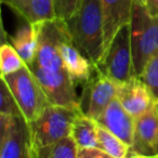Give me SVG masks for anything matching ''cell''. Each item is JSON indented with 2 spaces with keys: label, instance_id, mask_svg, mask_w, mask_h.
<instances>
[{
  "label": "cell",
  "instance_id": "ac0fdd59",
  "mask_svg": "<svg viewBox=\"0 0 158 158\" xmlns=\"http://www.w3.org/2000/svg\"><path fill=\"white\" fill-rule=\"evenodd\" d=\"M98 133L101 143V149L114 158H128L130 146L101 126L98 128Z\"/></svg>",
  "mask_w": 158,
  "mask_h": 158
},
{
  "label": "cell",
  "instance_id": "2e32d148",
  "mask_svg": "<svg viewBox=\"0 0 158 158\" xmlns=\"http://www.w3.org/2000/svg\"><path fill=\"white\" fill-rule=\"evenodd\" d=\"M18 14L31 24L56 19L52 0H26Z\"/></svg>",
  "mask_w": 158,
  "mask_h": 158
},
{
  "label": "cell",
  "instance_id": "83f0119b",
  "mask_svg": "<svg viewBox=\"0 0 158 158\" xmlns=\"http://www.w3.org/2000/svg\"><path fill=\"white\" fill-rule=\"evenodd\" d=\"M156 104H157V107H158V101H156Z\"/></svg>",
  "mask_w": 158,
  "mask_h": 158
},
{
  "label": "cell",
  "instance_id": "9c48e42d",
  "mask_svg": "<svg viewBox=\"0 0 158 158\" xmlns=\"http://www.w3.org/2000/svg\"><path fill=\"white\" fill-rule=\"evenodd\" d=\"M158 136V107L154 104L147 112L135 118L133 143L129 154L142 158H155L154 148Z\"/></svg>",
  "mask_w": 158,
  "mask_h": 158
},
{
  "label": "cell",
  "instance_id": "6da1fadb",
  "mask_svg": "<svg viewBox=\"0 0 158 158\" xmlns=\"http://www.w3.org/2000/svg\"><path fill=\"white\" fill-rule=\"evenodd\" d=\"M34 25L37 31V50L35 59L27 66L51 104L81 112L76 84L66 70L60 53V44L69 35L65 22L55 19Z\"/></svg>",
  "mask_w": 158,
  "mask_h": 158
},
{
  "label": "cell",
  "instance_id": "7c38bea8",
  "mask_svg": "<svg viewBox=\"0 0 158 158\" xmlns=\"http://www.w3.org/2000/svg\"><path fill=\"white\" fill-rule=\"evenodd\" d=\"M97 123L131 147L133 143L135 118L123 108L117 98L112 101L103 114L97 119Z\"/></svg>",
  "mask_w": 158,
  "mask_h": 158
},
{
  "label": "cell",
  "instance_id": "9a60e30c",
  "mask_svg": "<svg viewBox=\"0 0 158 158\" xmlns=\"http://www.w3.org/2000/svg\"><path fill=\"white\" fill-rule=\"evenodd\" d=\"M10 41L22 57L25 65H28L33 62L37 50V31L35 25L28 22L21 25L14 35L10 37Z\"/></svg>",
  "mask_w": 158,
  "mask_h": 158
},
{
  "label": "cell",
  "instance_id": "7a4b0ae2",
  "mask_svg": "<svg viewBox=\"0 0 158 158\" xmlns=\"http://www.w3.org/2000/svg\"><path fill=\"white\" fill-rule=\"evenodd\" d=\"M74 44L95 66L104 54V29L100 0H81L78 10L65 22Z\"/></svg>",
  "mask_w": 158,
  "mask_h": 158
},
{
  "label": "cell",
  "instance_id": "4316f807",
  "mask_svg": "<svg viewBox=\"0 0 158 158\" xmlns=\"http://www.w3.org/2000/svg\"><path fill=\"white\" fill-rule=\"evenodd\" d=\"M134 1H136V2L141 3V5L145 6V0H134Z\"/></svg>",
  "mask_w": 158,
  "mask_h": 158
},
{
  "label": "cell",
  "instance_id": "ffe728a7",
  "mask_svg": "<svg viewBox=\"0 0 158 158\" xmlns=\"http://www.w3.org/2000/svg\"><path fill=\"white\" fill-rule=\"evenodd\" d=\"M140 78L151 91L155 101H158V54L147 62Z\"/></svg>",
  "mask_w": 158,
  "mask_h": 158
},
{
  "label": "cell",
  "instance_id": "4fadbf2b",
  "mask_svg": "<svg viewBox=\"0 0 158 158\" xmlns=\"http://www.w3.org/2000/svg\"><path fill=\"white\" fill-rule=\"evenodd\" d=\"M60 53L66 70L75 84L90 80L95 72V65L75 46L69 35L60 44Z\"/></svg>",
  "mask_w": 158,
  "mask_h": 158
},
{
  "label": "cell",
  "instance_id": "8fae6325",
  "mask_svg": "<svg viewBox=\"0 0 158 158\" xmlns=\"http://www.w3.org/2000/svg\"><path fill=\"white\" fill-rule=\"evenodd\" d=\"M100 2L103 15L105 53L119 29L131 22L134 0H100Z\"/></svg>",
  "mask_w": 158,
  "mask_h": 158
},
{
  "label": "cell",
  "instance_id": "e0dca14e",
  "mask_svg": "<svg viewBox=\"0 0 158 158\" xmlns=\"http://www.w3.org/2000/svg\"><path fill=\"white\" fill-rule=\"evenodd\" d=\"M78 147L70 136L28 154V158H77Z\"/></svg>",
  "mask_w": 158,
  "mask_h": 158
},
{
  "label": "cell",
  "instance_id": "52a82bcc",
  "mask_svg": "<svg viewBox=\"0 0 158 158\" xmlns=\"http://www.w3.org/2000/svg\"><path fill=\"white\" fill-rule=\"evenodd\" d=\"M116 97L117 84L95 66V75L86 82V88L80 97L81 112L97 121Z\"/></svg>",
  "mask_w": 158,
  "mask_h": 158
},
{
  "label": "cell",
  "instance_id": "8992f818",
  "mask_svg": "<svg viewBox=\"0 0 158 158\" xmlns=\"http://www.w3.org/2000/svg\"><path fill=\"white\" fill-rule=\"evenodd\" d=\"M98 69L116 84H123L135 76L130 39V24L121 27L106 49Z\"/></svg>",
  "mask_w": 158,
  "mask_h": 158
},
{
  "label": "cell",
  "instance_id": "ba28073f",
  "mask_svg": "<svg viewBox=\"0 0 158 158\" xmlns=\"http://www.w3.org/2000/svg\"><path fill=\"white\" fill-rule=\"evenodd\" d=\"M0 158H28V130L22 117L0 114Z\"/></svg>",
  "mask_w": 158,
  "mask_h": 158
},
{
  "label": "cell",
  "instance_id": "277c9868",
  "mask_svg": "<svg viewBox=\"0 0 158 158\" xmlns=\"http://www.w3.org/2000/svg\"><path fill=\"white\" fill-rule=\"evenodd\" d=\"M79 110L50 104L36 120L27 123L28 154L70 136L73 121Z\"/></svg>",
  "mask_w": 158,
  "mask_h": 158
},
{
  "label": "cell",
  "instance_id": "7402d4cb",
  "mask_svg": "<svg viewBox=\"0 0 158 158\" xmlns=\"http://www.w3.org/2000/svg\"><path fill=\"white\" fill-rule=\"evenodd\" d=\"M55 18L66 22L78 10L81 0H52Z\"/></svg>",
  "mask_w": 158,
  "mask_h": 158
},
{
  "label": "cell",
  "instance_id": "5b68a950",
  "mask_svg": "<svg viewBox=\"0 0 158 158\" xmlns=\"http://www.w3.org/2000/svg\"><path fill=\"white\" fill-rule=\"evenodd\" d=\"M16 102L26 123L36 120L50 105L44 89L27 65L7 76H1Z\"/></svg>",
  "mask_w": 158,
  "mask_h": 158
},
{
  "label": "cell",
  "instance_id": "d4e9b609",
  "mask_svg": "<svg viewBox=\"0 0 158 158\" xmlns=\"http://www.w3.org/2000/svg\"><path fill=\"white\" fill-rule=\"evenodd\" d=\"M26 0H1V2L5 5L9 6L13 11H15L16 13L19 12V10L22 8V6L24 5V2Z\"/></svg>",
  "mask_w": 158,
  "mask_h": 158
},
{
  "label": "cell",
  "instance_id": "cb8c5ba5",
  "mask_svg": "<svg viewBox=\"0 0 158 158\" xmlns=\"http://www.w3.org/2000/svg\"><path fill=\"white\" fill-rule=\"evenodd\" d=\"M145 7L152 16H158V0H145Z\"/></svg>",
  "mask_w": 158,
  "mask_h": 158
},
{
  "label": "cell",
  "instance_id": "d6986e66",
  "mask_svg": "<svg viewBox=\"0 0 158 158\" xmlns=\"http://www.w3.org/2000/svg\"><path fill=\"white\" fill-rule=\"evenodd\" d=\"M25 63L11 44H3L0 48V72L1 76H7L21 69Z\"/></svg>",
  "mask_w": 158,
  "mask_h": 158
},
{
  "label": "cell",
  "instance_id": "44dd1931",
  "mask_svg": "<svg viewBox=\"0 0 158 158\" xmlns=\"http://www.w3.org/2000/svg\"><path fill=\"white\" fill-rule=\"evenodd\" d=\"M0 114L11 115V116L22 117L16 102L10 93L7 85L1 80V91H0ZM23 118V117H22Z\"/></svg>",
  "mask_w": 158,
  "mask_h": 158
},
{
  "label": "cell",
  "instance_id": "5bb4252c",
  "mask_svg": "<svg viewBox=\"0 0 158 158\" xmlns=\"http://www.w3.org/2000/svg\"><path fill=\"white\" fill-rule=\"evenodd\" d=\"M99 125L94 119L90 118L82 112H79L73 121L70 129V138L78 148H100Z\"/></svg>",
  "mask_w": 158,
  "mask_h": 158
},
{
  "label": "cell",
  "instance_id": "484cf974",
  "mask_svg": "<svg viewBox=\"0 0 158 158\" xmlns=\"http://www.w3.org/2000/svg\"><path fill=\"white\" fill-rule=\"evenodd\" d=\"M154 155H155V158H158V136H157V140H156L155 148H154Z\"/></svg>",
  "mask_w": 158,
  "mask_h": 158
},
{
  "label": "cell",
  "instance_id": "30bf717a",
  "mask_svg": "<svg viewBox=\"0 0 158 158\" xmlns=\"http://www.w3.org/2000/svg\"><path fill=\"white\" fill-rule=\"evenodd\" d=\"M116 98L134 118L147 112L156 102L146 85L136 76L123 84H117Z\"/></svg>",
  "mask_w": 158,
  "mask_h": 158
},
{
  "label": "cell",
  "instance_id": "603a6c76",
  "mask_svg": "<svg viewBox=\"0 0 158 158\" xmlns=\"http://www.w3.org/2000/svg\"><path fill=\"white\" fill-rule=\"evenodd\" d=\"M77 158H114L100 148H78Z\"/></svg>",
  "mask_w": 158,
  "mask_h": 158
},
{
  "label": "cell",
  "instance_id": "3957f363",
  "mask_svg": "<svg viewBox=\"0 0 158 158\" xmlns=\"http://www.w3.org/2000/svg\"><path fill=\"white\" fill-rule=\"evenodd\" d=\"M133 69L140 77L147 62L158 54V16H152L146 7L134 1L130 22Z\"/></svg>",
  "mask_w": 158,
  "mask_h": 158
}]
</instances>
